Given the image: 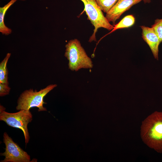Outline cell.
Returning a JSON list of instances; mask_svg holds the SVG:
<instances>
[{"label":"cell","mask_w":162,"mask_h":162,"mask_svg":"<svg viewBox=\"0 0 162 162\" xmlns=\"http://www.w3.org/2000/svg\"><path fill=\"white\" fill-rule=\"evenodd\" d=\"M11 54H7L5 57L0 63V83L9 84L8 80V71L7 67V63Z\"/></svg>","instance_id":"11"},{"label":"cell","mask_w":162,"mask_h":162,"mask_svg":"<svg viewBox=\"0 0 162 162\" xmlns=\"http://www.w3.org/2000/svg\"><path fill=\"white\" fill-rule=\"evenodd\" d=\"M3 142L5 144V152L0 153L1 156L5 157L1 162H29L30 157L5 132L3 134Z\"/></svg>","instance_id":"6"},{"label":"cell","mask_w":162,"mask_h":162,"mask_svg":"<svg viewBox=\"0 0 162 162\" xmlns=\"http://www.w3.org/2000/svg\"><path fill=\"white\" fill-rule=\"evenodd\" d=\"M102 10L106 13L118 0H95Z\"/></svg>","instance_id":"12"},{"label":"cell","mask_w":162,"mask_h":162,"mask_svg":"<svg viewBox=\"0 0 162 162\" xmlns=\"http://www.w3.org/2000/svg\"><path fill=\"white\" fill-rule=\"evenodd\" d=\"M141 136L148 147L162 153V112L155 111L143 121Z\"/></svg>","instance_id":"1"},{"label":"cell","mask_w":162,"mask_h":162,"mask_svg":"<svg viewBox=\"0 0 162 162\" xmlns=\"http://www.w3.org/2000/svg\"><path fill=\"white\" fill-rule=\"evenodd\" d=\"M64 56L68 61V68L77 71L82 69H91L93 64L80 41L76 39L70 40L65 45Z\"/></svg>","instance_id":"2"},{"label":"cell","mask_w":162,"mask_h":162,"mask_svg":"<svg viewBox=\"0 0 162 162\" xmlns=\"http://www.w3.org/2000/svg\"><path fill=\"white\" fill-rule=\"evenodd\" d=\"M17 0H11L4 7L0 8V32L3 34L8 35L12 32L11 29L4 24V16L8 9Z\"/></svg>","instance_id":"9"},{"label":"cell","mask_w":162,"mask_h":162,"mask_svg":"<svg viewBox=\"0 0 162 162\" xmlns=\"http://www.w3.org/2000/svg\"><path fill=\"white\" fill-rule=\"evenodd\" d=\"M142 0H118L106 13L105 17L109 22H112L115 25L116 20L120 18L124 13Z\"/></svg>","instance_id":"7"},{"label":"cell","mask_w":162,"mask_h":162,"mask_svg":"<svg viewBox=\"0 0 162 162\" xmlns=\"http://www.w3.org/2000/svg\"><path fill=\"white\" fill-rule=\"evenodd\" d=\"M57 86L56 84H50L38 91H34L33 89L25 91L18 99L16 110H29L32 107H36L38 108V111H46V108L43 106L44 104H46L44 98Z\"/></svg>","instance_id":"3"},{"label":"cell","mask_w":162,"mask_h":162,"mask_svg":"<svg viewBox=\"0 0 162 162\" xmlns=\"http://www.w3.org/2000/svg\"><path fill=\"white\" fill-rule=\"evenodd\" d=\"M5 108L0 106V120L8 126L22 130L24 136L26 145L28 142L30 136L28 129V124L32 120V115L29 110H20L15 113L5 111Z\"/></svg>","instance_id":"4"},{"label":"cell","mask_w":162,"mask_h":162,"mask_svg":"<svg viewBox=\"0 0 162 162\" xmlns=\"http://www.w3.org/2000/svg\"><path fill=\"white\" fill-rule=\"evenodd\" d=\"M140 27L142 30V38L149 46L154 58L158 60L159 46L160 42L157 34L152 27L144 26Z\"/></svg>","instance_id":"8"},{"label":"cell","mask_w":162,"mask_h":162,"mask_svg":"<svg viewBox=\"0 0 162 162\" xmlns=\"http://www.w3.org/2000/svg\"><path fill=\"white\" fill-rule=\"evenodd\" d=\"M145 3H149L151 2V0H142Z\"/></svg>","instance_id":"15"},{"label":"cell","mask_w":162,"mask_h":162,"mask_svg":"<svg viewBox=\"0 0 162 162\" xmlns=\"http://www.w3.org/2000/svg\"><path fill=\"white\" fill-rule=\"evenodd\" d=\"M84 4V9L88 16V19L94 27L93 33L90 36L88 41H96V34L98 28H105L112 30L114 26L112 25L105 16L102 11L97 4L95 0H80Z\"/></svg>","instance_id":"5"},{"label":"cell","mask_w":162,"mask_h":162,"mask_svg":"<svg viewBox=\"0 0 162 162\" xmlns=\"http://www.w3.org/2000/svg\"><path fill=\"white\" fill-rule=\"evenodd\" d=\"M10 89L8 84L0 83V96H4L9 94Z\"/></svg>","instance_id":"14"},{"label":"cell","mask_w":162,"mask_h":162,"mask_svg":"<svg viewBox=\"0 0 162 162\" xmlns=\"http://www.w3.org/2000/svg\"><path fill=\"white\" fill-rule=\"evenodd\" d=\"M151 27L154 30L161 43L162 42V19L155 20Z\"/></svg>","instance_id":"13"},{"label":"cell","mask_w":162,"mask_h":162,"mask_svg":"<svg viewBox=\"0 0 162 162\" xmlns=\"http://www.w3.org/2000/svg\"><path fill=\"white\" fill-rule=\"evenodd\" d=\"M135 18L132 15H128L124 17L118 23L114 26V28L109 33L104 35L99 40L107 35L119 29L127 28L133 26L135 23Z\"/></svg>","instance_id":"10"}]
</instances>
